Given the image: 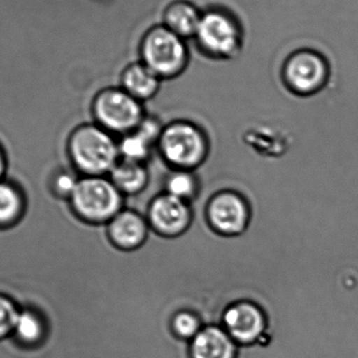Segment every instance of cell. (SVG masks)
<instances>
[{
    "label": "cell",
    "instance_id": "7c38bea8",
    "mask_svg": "<svg viewBox=\"0 0 358 358\" xmlns=\"http://www.w3.org/2000/svg\"><path fill=\"white\" fill-rule=\"evenodd\" d=\"M108 235L115 246L122 250H134L147 238V222L134 210H121L108 223Z\"/></svg>",
    "mask_w": 358,
    "mask_h": 358
},
{
    "label": "cell",
    "instance_id": "6da1fadb",
    "mask_svg": "<svg viewBox=\"0 0 358 358\" xmlns=\"http://www.w3.org/2000/svg\"><path fill=\"white\" fill-rule=\"evenodd\" d=\"M71 164L86 176H103L119 163V144L101 126L83 125L71 132L67 142Z\"/></svg>",
    "mask_w": 358,
    "mask_h": 358
},
{
    "label": "cell",
    "instance_id": "ba28073f",
    "mask_svg": "<svg viewBox=\"0 0 358 358\" xmlns=\"http://www.w3.org/2000/svg\"><path fill=\"white\" fill-rule=\"evenodd\" d=\"M248 204L233 192H221L208 206V218L215 231L223 235H237L248 227Z\"/></svg>",
    "mask_w": 358,
    "mask_h": 358
},
{
    "label": "cell",
    "instance_id": "7402d4cb",
    "mask_svg": "<svg viewBox=\"0 0 358 358\" xmlns=\"http://www.w3.org/2000/svg\"><path fill=\"white\" fill-rule=\"evenodd\" d=\"M79 180L73 172L62 170L52 178V180L50 181V189L56 197L69 200Z\"/></svg>",
    "mask_w": 358,
    "mask_h": 358
},
{
    "label": "cell",
    "instance_id": "5bb4252c",
    "mask_svg": "<svg viewBox=\"0 0 358 358\" xmlns=\"http://www.w3.org/2000/svg\"><path fill=\"white\" fill-rule=\"evenodd\" d=\"M159 78L144 63H134L123 73V90L138 101L155 96L159 87Z\"/></svg>",
    "mask_w": 358,
    "mask_h": 358
},
{
    "label": "cell",
    "instance_id": "52a82bcc",
    "mask_svg": "<svg viewBox=\"0 0 358 358\" xmlns=\"http://www.w3.org/2000/svg\"><path fill=\"white\" fill-rule=\"evenodd\" d=\"M200 48L215 57H229L240 45L239 25L227 13L210 10L202 15L196 33Z\"/></svg>",
    "mask_w": 358,
    "mask_h": 358
},
{
    "label": "cell",
    "instance_id": "ffe728a7",
    "mask_svg": "<svg viewBox=\"0 0 358 358\" xmlns=\"http://www.w3.org/2000/svg\"><path fill=\"white\" fill-rule=\"evenodd\" d=\"M167 192L166 193L179 198V199L189 201V199L195 196L197 192V180L189 170H178L174 172L168 178Z\"/></svg>",
    "mask_w": 358,
    "mask_h": 358
},
{
    "label": "cell",
    "instance_id": "9c48e42d",
    "mask_svg": "<svg viewBox=\"0 0 358 358\" xmlns=\"http://www.w3.org/2000/svg\"><path fill=\"white\" fill-rule=\"evenodd\" d=\"M284 77L294 92L309 96L324 85L327 69L317 55L301 52L290 57L284 69Z\"/></svg>",
    "mask_w": 358,
    "mask_h": 358
},
{
    "label": "cell",
    "instance_id": "e0dca14e",
    "mask_svg": "<svg viewBox=\"0 0 358 358\" xmlns=\"http://www.w3.org/2000/svg\"><path fill=\"white\" fill-rule=\"evenodd\" d=\"M42 317L31 309H20L13 328V336L23 345H36L43 338Z\"/></svg>",
    "mask_w": 358,
    "mask_h": 358
},
{
    "label": "cell",
    "instance_id": "9a60e30c",
    "mask_svg": "<svg viewBox=\"0 0 358 358\" xmlns=\"http://www.w3.org/2000/svg\"><path fill=\"white\" fill-rule=\"evenodd\" d=\"M25 197L22 189L10 180H0V229L15 227L24 215Z\"/></svg>",
    "mask_w": 358,
    "mask_h": 358
},
{
    "label": "cell",
    "instance_id": "44dd1931",
    "mask_svg": "<svg viewBox=\"0 0 358 358\" xmlns=\"http://www.w3.org/2000/svg\"><path fill=\"white\" fill-rule=\"evenodd\" d=\"M19 310L13 299L0 294V340L13 334Z\"/></svg>",
    "mask_w": 358,
    "mask_h": 358
},
{
    "label": "cell",
    "instance_id": "3957f363",
    "mask_svg": "<svg viewBox=\"0 0 358 358\" xmlns=\"http://www.w3.org/2000/svg\"><path fill=\"white\" fill-rule=\"evenodd\" d=\"M143 63L159 79L178 75L187 62V50L182 38L165 25L151 29L143 39Z\"/></svg>",
    "mask_w": 358,
    "mask_h": 358
},
{
    "label": "cell",
    "instance_id": "ac0fdd59",
    "mask_svg": "<svg viewBox=\"0 0 358 358\" xmlns=\"http://www.w3.org/2000/svg\"><path fill=\"white\" fill-rule=\"evenodd\" d=\"M153 144L140 132H129L125 134L119 144L120 157L125 161L143 164L150 155Z\"/></svg>",
    "mask_w": 358,
    "mask_h": 358
},
{
    "label": "cell",
    "instance_id": "d6986e66",
    "mask_svg": "<svg viewBox=\"0 0 358 358\" xmlns=\"http://www.w3.org/2000/svg\"><path fill=\"white\" fill-rule=\"evenodd\" d=\"M201 317L194 311L183 309L174 313L171 319V330L174 336L183 342L189 343L203 328Z\"/></svg>",
    "mask_w": 358,
    "mask_h": 358
},
{
    "label": "cell",
    "instance_id": "8fae6325",
    "mask_svg": "<svg viewBox=\"0 0 358 358\" xmlns=\"http://www.w3.org/2000/svg\"><path fill=\"white\" fill-rule=\"evenodd\" d=\"M191 358H237L239 347L221 325H206L189 343Z\"/></svg>",
    "mask_w": 358,
    "mask_h": 358
},
{
    "label": "cell",
    "instance_id": "4fadbf2b",
    "mask_svg": "<svg viewBox=\"0 0 358 358\" xmlns=\"http://www.w3.org/2000/svg\"><path fill=\"white\" fill-rule=\"evenodd\" d=\"M201 17L194 4L187 1H176L168 6L164 18L165 27L185 39L196 36Z\"/></svg>",
    "mask_w": 358,
    "mask_h": 358
},
{
    "label": "cell",
    "instance_id": "5b68a950",
    "mask_svg": "<svg viewBox=\"0 0 358 358\" xmlns=\"http://www.w3.org/2000/svg\"><path fill=\"white\" fill-rule=\"evenodd\" d=\"M159 143L164 157L180 170L199 165L206 157L208 147L202 132L185 122H178L165 128Z\"/></svg>",
    "mask_w": 358,
    "mask_h": 358
},
{
    "label": "cell",
    "instance_id": "30bf717a",
    "mask_svg": "<svg viewBox=\"0 0 358 358\" xmlns=\"http://www.w3.org/2000/svg\"><path fill=\"white\" fill-rule=\"evenodd\" d=\"M191 210L185 200L165 193L157 196L149 208V222L161 235L178 236L189 227Z\"/></svg>",
    "mask_w": 358,
    "mask_h": 358
},
{
    "label": "cell",
    "instance_id": "2e32d148",
    "mask_svg": "<svg viewBox=\"0 0 358 358\" xmlns=\"http://www.w3.org/2000/svg\"><path fill=\"white\" fill-rule=\"evenodd\" d=\"M110 180L121 193L134 194L144 189L148 173L143 164L122 159L111 170Z\"/></svg>",
    "mask_w": 358,
    "mask_h": 358
},
{
    "label": "cell",
    "instance_id": "603a6c76",
    "mask_svg": "<svg viewBox=\"0 0 358 358\" xmlns=\"http://www.w3.org/2000/svg\"><path fill=\"white\" fill-rule=\"evenodd\" d=\"M6 169H8V159H6L3 148L0 145V180H2L6 176Z\"/></svg>",
    "mask_w": 358,
    "mask_h": 358
},
{
    "label": "cell",
    "instance_id": "277c9868",
    "mask_svg": "<svg viewBox=\"0 0 358 358\" xmlns=\"http://www.w3.org/2000/svg\"><path fill=\"white\" fill-rule=\"evenodd\" d=\"M94 115L107 131L124 134L134 131L144 120L140 101L117 88L102 90L94 98Z\"/></svg>",
    "mask_w": 358,
    "mask_h": 358
},
{
    "label": "cell",
    "instance_id": "8992f818",
    "mask_svg": "<svg viewBox=\"0 0 358 358\" xmlns=\"http://www.w3.org/2000/svg\"><path fill=\"white\" fill-rule=\"evenodd\" d=\"M221 326L239 346H252L262 341L269 327V317L252 301H236L223 310Z\"/></svg>",
    "mask_w": 358,
    "mask_h": 358
},
{
    "label": "cell",
    "instance_id": "7a4b0ae2",
    "mask_svg": "<svg viewBox=\"0 0 358 358\" xmlns=\"http://www.w3.org/2000/svg\"><path fill=\"white\" fill-rule=\"evenodd\" d=\"M71 210L84 222H109L123 206L121 192L110 179L86 176L78 182L69 198Z\"/></svg>",
    "mask_w": 358,
    "mask_h": 358
}]
</instances>
